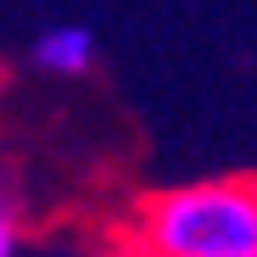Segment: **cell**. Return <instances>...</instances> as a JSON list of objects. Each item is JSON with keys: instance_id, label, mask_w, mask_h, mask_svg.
Returning <instances> with one entry per match:
<instances>
[{"instance_id": "7a4b0ae2", "label": "cell", "mask_w": 257, "mask_h": 257, "mask_svg": "<svg viewBox=\"0 0 257 257\" xmlns=\"http://www.w3.org/2000/svg\"><path fill=\"white\" fill-rule=\"evenodd\" d=\"M90 62H95V34L78 23H56L34 39V67H45V73L73 78V73H90Z\"/></svg>"}, {"instance_id": "277c9868", "label": "cell", "mask_w": 257, "mask_h": 257, "mask_svg": "<svg viewBox=\"0 0 257 257\" xmlns=\"http://www.w3.org/2000/svg\"><path fill=\"white\" fill-rule=\"evenodd\" d=\"M0 257H17V224L6 207H0Z\"/></svg>"}, {"instance_id": "3957f363", "label": "cell", "mask_w": 257, "mask_h": 257, "mask_svg": "<svg viewBox=\"0 0 257 257\" xmlns=\"http://www.w3.org/2000/svg\"><path fill=\"white\" fill-rule=\"evenodd\" d=\"M95 257H157L146 240H135V235H128V240H117V246H106V251H95Z\"/></svg>"}, {"instance_id": "6da1fadb", "label": "cell", "mask_w": 257, "mask_h": 257, "mask_svg": "<svg viewBox=\"0 0 257 257\" xmlns=\"http://www.w3.org/2000/svg\"><path fill=\"white\" fill-rule=\"evenodd\" d=\"M128 235L157 257H251L257 251V179H196L151 190L128 207Z\"/></svg>"}, {"instance_id": "5b68a950", "label": "cell", "mask_w": 257, "mask_h": 257, "mask_svg": "<svg viewBox=\"0 0 257 257\" xmlns=\"http://www.w3.org/2000/svg\"><path fill=\"white\" fill-rule=\"evenodd\" d=\"M251 257H257V251H251Z\"/></svg>"}]
</instances>
